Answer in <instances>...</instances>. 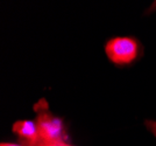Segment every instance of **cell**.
<instances>
[{
    "label": "cell",
    "mask_w": 156,
    "mask_h": 146,
    "mask_svg": "<svg viewBox=\"0 0 156 146\" xmlns=\"http://www.w3.org/2000/svg\"><path fill=\"white\" fill-rule=\"evenodd\" d=\"M137 42L132 38H115L107 42V57L115 64H127L137 56Z\"/></svg>",
    "instance_id": "1"
},
{
    "label": "cell",
    "mask_w": 156,
    "mask_h": 146,
    "mask_svg": "<svg viewBox=\"0 0 156 146\" xmlns=\"http://www.w3.org/2000/svg\"><path fill=\"white\" fill-rule=\"evenodd\" d=\"M39 111V116L35 123L39 129L40 138L44 141H63L64 127L62 120L49 113L47 108H43Z\"/></svg>",
    "instance_id": "2"
},
{
    "label": "cell",
    "mask_w": 156,
    "mask_h": 146,
    "mask_svg": "<svg viewBox=\"0 0 156 146\" xmlns=\"http://www.w3.org/2000/svg\"><path fill=\"white\" fill-rule=\"evenodd\" d=\"M13 132L21 138L25 143V146H36L42 140L40 138L36 123L32 120H19L14 123Z\"/></svg>",
    "instance_id": "3"
},
{
    "label": "cell",
    "mask_w": 156,
    "mask_h": 146,
    "mask_svg": "<svg viewBox=\"0 0 156 146\" xmlns=\"http://www.w3.org/2000/svg\"><path fill=\"white\" fill-rule=\"evenodd\" d=\"M36 146H69L64 141H44L41 140Z\"/></svg>",
    "instance_id": "4"
},
{
    "label": "cell",
    "mask_w": 156,
    "mask_h": 146,
    "mask_svg": "<svg viewBox=\"0 0 156 146\" xmlns=\"http://www.w3.org/2000/svg\"><path fill=\"white\" fill-rule=\"evenodd\" d=\"M146 125L148 126V129L156 136V122H154V120H148V122H146Z\"/></svg>",
    "instance_id": "5"
},
{
    "label": "cell",
    "mask_w": 156,
    "mask_h": 146,
    "mask_svg": "<svg viewBox=\"0 0 156 146\" xmlns=\"http://www.w3.org/2000/svg\"><path fill=\"white\" fill-rule=\"evenodd\" d=\"M1 146H25V145H16V144H9V143H7V144H1Z\"/></svg>",
    "instance_id": "6"
},
{
    "label": "cell",
    "mask_w": 156,
    "mask_h": 146,
    "mask_svg": "<svg viewBox=\"0 0 156 146\" xmlns=\"http://www.w3.org/2000/svg\"><path fill=\"white\" fill-rule=\"evenodd\" d=\"M156 6V0H155V2H154V5H153V7H155Z\"/></svg>",
    "instance_id": "7"
},
{
    "label": "cell",
    "mask_w": 156,
    "mask_h": 146,
    "mask_svg": "<svg viewBox=\"0 0 156 146\" xmlns=\"http://www.w3.org/2000/svg\"><path fill=\"white\" fill-rule=\"evenodd\" d=\"M69 146H70V145H69Z\"/></svg>",
    "instance_id": "8"
}]
</instances>
